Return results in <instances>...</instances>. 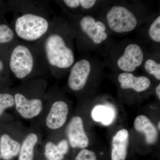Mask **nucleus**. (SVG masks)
Instances as JSON below:
<instances>
[{
  "mask_svg": "<svg viewBox=\"0 0 160 160\" xmlns=\"http://www.w3.org/2000/svg\"><path fill=\"white\" fill-rule=\"evenodd\" d=\"M67 16L77 17L92 14L94 10L102 7L105 2L95 0H63L55 1Z\"/></svg>",
  "mask_w": 160,
  "mask_h": 160,
  "instance_id": "1a4fd4ad",
  "label": "nucleus"
},
{
  "mask_svg": "<svg viewBox=\"0 0 160 160\" xmlns=\"http://www.w3.org/2000/svg\"><path fill=\"white\" fill-rule=\"evenodd\" d=\"M69 113V106L66 101L62 99L54 101L46 117L47 127L52 130L62 128L67 121Z\"/></svg>",
  "mask_w": 160,
  "mask_h": 160,
  "instance_id": "f8f14e48",
  "label": "nucleus"
},
{
  "mask_svg": "<svg viewBox=\"0 0 160 160\" xmlns=\"http://www.w3.org/2000/svg\"><path fill=\"white\" fill-rule=\"evenodd\" d=\"M102 69V65L92 59L83 58L76 61L68 72V88L73 92L83 91Z\"/></svg>",
  "mask_w": 160,
  "mask_h": 160,
  "instance_id": "423d86ee",
  "label": "nucleus"
},
{
  "mask_svg": "<svg viewBox=\"0 0 160 160\" xmlns=\"http://www.w3.org/2000/svg\"><path fill=\"white\" fill-rule=\"evenodd\" d=\"M99 17L110 33L125 34L134 31L142 23L149 20L145 9L140 5L116 3L102 8Z\"/></svg>",
  "mask_w": 160,
  "mask_h": 160,
  "instance_id": "39448f33",
  "label": "nucleus"
},
{
  "mask_svg": "<svg viewBox=\"0 0 160 160\" xmlns=\"http://www.w3.org/2000/svg\"><path fill=\"white\" fill-rule=\"evenodd\" d=\"M7 62V58L3 56H0V77L2 75H8L9 73Z\"/></svg>",
  "mask_w": 160,
  "mask_h": 160,
  "instance_id": "b1692460",
  "label": "nucleus"
},
{
  "mask_svg": "<svg viewBox=\"0 0 160 160\" xmlns=\"http://www.w3.org/2000/svg\"><path fill=\"white\" fill-rule=\"evenodd\" d=\"M129 142V133L126 129L118 130L111 141V160H126Z\"/></svg>",
  "mask_w": 160,
  "mask_h": 160,
  "instance_id": "ddd939ff",
  "label": "nucleus"
},
{
  "mask_svg": "<svg viewBox=\"0 0 160 160\" xmlns=\"http://www.w3.org/2000/svg\"><path fill=\"white\" fill-rule=\"evenodd\" d=\"M74 160H97L96 154L89 149H81L77 155Z\"/></svg>",
  "mask_w": 160,
  "mask_h": 160,
  "instance_id": "5701e85b",
  "label": "nucleus"
},
{
  "mask_svg": "<svg viewBox=\"0 0 160 160\" xmlns=\"http://www.w3.org/2000/svg\"><path fill=\"white\" fill-rule=\"evenodd\" d=\"M147 35L151 42L154 44L159 45L160 43V16L158 15L153 20L148 28Z\"/></svg>",
  "mask_w": 160,
  "mask_h": 160,
  "instance_id": "aec40b11",
  "label": "nucleus"
},
{
  "mask_svg": "<svg viewBox=\"0 0 160 160\" xmlns=\"http://www.w3.org/2000/svg\"><path fill=\"white\" fill-rule=\"evenodd\" d=\"M7 62L10 72L19 80L42 75L49 71L36 43L18 40L10 49Z\"/></svg>",
  "mask_w": 160,
  "mask_h": 160,
  "instance_id": "7ed1b4c3",
  "label": "nucleus"
},
{
  "mask_svg": "<svg viewBox=\"0 0 160 160\" xmlns=\"http://www.w3.org/2000/svg\"><path fill=\"white\" fill-rule=\"evenodd\" d=\"M1 155H0V159H1Z\"/></svg>",
  "mask_w": 160,
  "mask_h": 160,
  "instance_id": "c85d7f7f",
  "label": "nucleus"
},
{
  "mask_svg": "<svg viewBox=\"0 0 160 160\" xmlns=\"http://www.w3.org/2000/svg\"><path fill=\"white\" fill-rule=\"evenodd\" d=\"M157 128L158 130V131H159L160 130V121H159L158 122V124H157Z\"/></svg>",
  "mask_w": 160,
  "mask_h": 160,
  "instance_id": "bb28decb",
  "label": "nucleus"
},
{
  "mask_svg": "<svg viewBox=\"0 0 160 160\" xmlns=\"http://www.w3.org/2000/svg\"><path fill=\"white\" fill-rule=\"evenodd\" d=\"M66 133L69 145L72 148L82 149L89 146V137L81 117L75 116L72 118L66 127Z\"/></svg>",
  "mask_w": 160,
  "mask_h": 160,
  "instance_id": "9b49d317",
  "label": "nucleus"
},
{
  "mask_svg": "<svg viewBox=\"0 0 160 160\" xmlns=\"http://www.w3.org/2000/svg\"><path fill=\"white\" fill-rule=\"evenodd\" d=\"M21 144L9 134H3L0 137V155L3 160H11L19 154Z\"/></svg>",
  "mask_w": 160,
  "mask_h": 160,
  "instance_id": "2eb2a0df",
  "label": "nucleus"
},
{
  "mask_svg": "<svg viewBox=\"0 0 160 160\" xmlns=\"http://www.w3.org/2000/svg\"><path fill=\"white\" fill-rule=\"evenodd\" d=\"M58 148L60 152L64 156L69 152V143L68 141L66 139L61 140L57 144Z\"/></svg>",
  "mask_w": 160,
  "mask_h": 160,
  "instance_id": "393cba45",
  "label": "nucleus"
},
{
  "mask_svg": "<svg viewBox=\"0 0 160 160\" xmlns=\"http://www.w3.org/2000/svg\"><path fill=\"white\" fill-rule=\"evenodd\" d=\"M9 9L14 12L12 26L18 39L38 43L48 33L52 24L50 12L45 2L12 1Z\"/></svg>",
  "mask_w": 160,
  "mask_h": 160,
  "instance_id": "f03ea898",
  "label": "nucleus"
},
{
  "mask_svg": "<svg viewBox=\"0 0 160 160\" xmlns=\"http://www.w3.org/2000/svg\"><path fill=\"white\" fill-rule=\"evenodd\" d=\"M120 89L137 94L144 93L152 86L151 79L146 76H137L131 72H120L117 77Z\"/></svg>",
  "mask_w": 160,
  "mask_h": 160,
  "instance_id": "9d476101",
  "label": "nucleus"
},
{
  "mask_svg": "<svg viewBox=\"0 0 160 160\" xmlns=\"http://www.w3.org/2000/svg\"><path fill=\"white\" fill-rule=\"evenodd\" d=\"M38 140L36 133L31 132L27 135L21 145L18 160H33L34 147Z\"/></svg>",
  "mask_w": 160,
  "mask_h": 160,
  "instance_id": "f3484780",
  "label": "nucleus"
},
{
  "mask_svg": "<svg viewBox=\"0 0 160 160\" xmlns=\"http://www.w3.org/2000/svg\"><path fill=\"white\" fill-rule=\"evenodd\" d=\"M91 115L96 122L108 125L114 119L115 112L114 109L110 106L100 105L95 106L92 111Z\"/></svg>",
  "mask_w": 160,
  "mask_h": 160,
  "instance_id": "6ab92c4d",
  "label": "nucleus"
},
{
  "mask_svg": "<svg viewBox=\"0 0 160 160\" xmlns=\"http://www.w3.org/2000/svg\"><path fill=\"white\" fill-rule=\"evenodd\" d=\"M75 42L74 32L68 19L53 17L48 33L36 44L49 71L54 76H64L75 62Z\"/></svg>",
  "mask_w": 160,
  "mask_h": 160,
  "instance_id": "f257e3e1",
  "label": "nucleus"
},
{
  "mask_svg": "<svg viewBox=\"0 0 160 160\" xmlns=\"http://www.w3.org/2000/svg\"><path fill=\"white\" fill-rule=\"evenodd\" d=\"M13 96L17 111L24 118L31 119L42 112L43 103L41 98L29 97L22 90L16 92Z\"/></svg>",
  "mask_w": 160,
  "mask_h": 160,
  "instance_id": "6e6552de",
  "label": "nucleus"
},
{
  "mask_svg": "<svg viewBox=\"0 0 160 160\" xmlns=\"http://www.w3.org/2000/svg\"><path fill=\"white\" fill-rule=\"evenodd\" d=\"M120 48L111 59L117 70L120 72L133 73L142 67L147 53L142 46L133 42L127 43Z\"/></svg>",
  "mask_w": 160,
  "mask_h": 160,
  "instance_id": "0eeeda50",
  "label": "nucleus"
},
{
  "mask_svg": "<svg viewBox=\"0 0 160 160\" xmlns=\"http://www.w3.org/2000/svg\"><path fill=\"white\" fill-rule=\"evenodd\" d=\"M143 70L149 76L154 78L158 81H160V63L159 55L146 53L142 65Z\"/></svg>",
  "mask_w": 160,
  "mask_h": 160,
  "instance_id": "a211bd4d",
  "label": "nucleus"
},
{
  "mask_svg": "<svg viewBox=\"0 0 160 160\" xmlns=\"http://www.w3.org/2000/svg\"><path fill=\"white\" fill-rule=\"evenodd\" d=\"M155 92L158 99L160 100V84L159 83L155 88Z\"/></svg>",
  "mask_w": 160,
  "mask_h": 160,
  "instance_id": "a878e982",
  "label": "nucleus"
},
{
  "mask_svg": "<svg viewBox=\"0 0 160 160\" xmlns=\"http://www.w3.org/2000/svg\"></svg>",
  "mask_w": 160,
  "mask_h": 160,
  "instance_id": "cd10ccee",
  "label": "nucleus"
},
{
  "mask_svg": "<svg viewBox=\"0 0 160 160\" xmlns=\"http://www.w3.org/2000/svg\"><path fill=\"white\" fill-rule=\"evenodd\" d=\"M74 33L79 51L87 52L98 49L109 42L110 32L99 17L92 14L67 16Z\"/></svg>",
  "mask_w": 160,
  "mask_h": 160,
  "instance_id": "20e7f679",
  "label": "nucleus"
},
{
  "mask_svg": "<svg viewBox=\"0 0 160 160\" xmlns=\"http://www.w3.org/2000/svg\"><path fill=\"white\" fill-rule=\"evenodd\" d=\"M45 155L48 160H62L65 156L60 152L57 144L51 142H47L46 144Z\"/></svg>",
  "mask_w": 160,
  "mask_h": 160,
  "instance_id": "412c9836",
  "label": "nucleus"
},
{
  "mask_svg": "<svg viewBox=\"0 0 160 160\" xmlns=\"http://www.w3.org/2000/svg\"><path fill=\"white\" fill-rule=\"evenodd\" d=\"M18 40L11 25L0 22V46L7 57L10 49Z\"/></svg>",
  "mask_w": 160,
  "mask_h": 160,
  "instance_id": "dca6fc26",
  "label": "nucleus"
},
{
  "mask_svg": "<svg viewBox=\"0 0 160 160\" xmlns=\"http://www.w3.org/2000/svg\"><path fill=\"white\" fill-rule=\"evenodd\" d=\"M133 126L137 131L145 135L146 142L148 145L152 146L157 142L158 130L151 120L146 116H138L135 119Z\"/></svg>",
  "mask_w": 160,
  "mask_h": 160,
  "instance_id": "4468645a",
  "label": "nucleus"
},
{
  "mask_svg": "<svg viewBox=\"0 0 160 160\" xmlns=\"http://www.w3.org/2000/svg\"><path fill=\"white\" fill-rule=\"evenodd\" d=\"M14 105L13 94L9 92L0 93V117L6 109L11 108Z\"/></svg>",
  "mask_w": 160,
  "mask_h": 160,
  "instance_id": "4be33fe9",
  "label": "nucleus"
}]
</instances>
